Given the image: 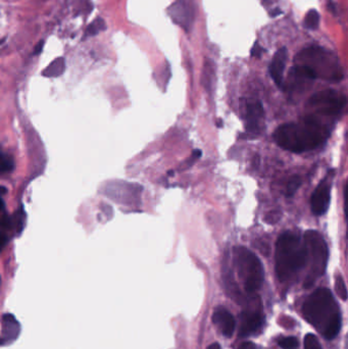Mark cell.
<instances>
[{
    "label": "cell",
    "instance_id": "cell-30",
    "mask_svg": "<svg viewBox=\"0 0 348 349\" xmlns=\"http://www.w3.org/2000/svg\"><path fill=\"white\" fill-rule=\"evenodd\" d=\"M238 349H257L256 345L252 342H244L242 343Z\"/></svg>",
    "mask_w": 348,
    "mask_h": 349
},
{
    "label": "cell",
    "instance_id": "cell-2",
    "mask_svg": "<svg viewBox=\"0 0 348 349\" xmlns=\"http://www.w3.org/2000/svg\"><path fill=\"white\" fill-rule=\"evenodd\" d=\"M276 273L280 281L289 280L308 263V251L299 236L286 232L276 244Z\"/></svg>",
    "mask_w": 348,
    "mask_h": 349
},
{
    "label": "cell",
    "instance_id": "cell-19",
    "mask_svg": "<svg viewBox=\"0 0 348 349\" xmlns=\"http://www.w3.org/2000/svg\"><path fill=\"white\" fill-rule=\"evenodd\" d=\"M303 25L308 30H311V31L317 30L319 28V25H320L319 11L316 9H311L306 12L304 20H303Z\"/></svg>",
    "mask_w": 348,
    "mask_h": 349
},
{
    "label": "cell",
    "instance_id": "cell-20",
    "mask_svg": "<svg viewBox=\"0 0 348 349\" xmlns=\"http://www.w3.org/2000/svg\"><path fill=\"white\" fill-rule=\"evenodd\" d=\"M14 169V161L12 157L4 152H0V172L10 173Z\"/></svg>",
    "mask_w": 348,
    "mask_h": 349
},
{
    "label": "cell",
    "instance_id": "cell-18",
    "mask_svg": "<svg viewBox=\"0 0 348 349\" xmlns=\"http://www.w3.org/2000/svg\"><path fill=\"white\" fill-rule=\"evenodd\" d=\"M66 71V60L64 57L55 58L52 63L42 72L46 78H56L63 75Z\"/></svg>",
    "mask_w": 348,
    "mask_h": 349
},
{
    "label": "cell",
    "instance_id": "cell-8",
    "mask_svg": "<svg viewBox=\"0 0 348 349\" xmlns=\"http://www.w3.org/2000/svg\"><path fill=\"white\" fill-rule=\"evenodd\" d=\"M168 13L176 25L189 33L195 22L196 0H175L168 8Z\"/></svg>",
    "mask_w": 348,
    "mask_h": 349
},
{
    "label": "cell",
    "instance_id": "cell-23",
    "mask_svg": "<svg viewBox=\"0 0 348 349\" xmlns=\"http://www.w3.org/2000/svg\"><path fill=\"white\" fill-rule=\"evenodd\" d=\"M300 185H301V179L298 176L292 177L287 184V187H286V196L292 197L297 191V189L300 187Z\"/></svg>",
    "mask_w": 348,
    "mask_h": 349
},
{
    "label": "cell",
    "instance_id": "cell-21",
    "mask_svg": "<svg viewBox=\"0 0 348 349\" xmlns=\"http://www.w3.org/2000/svg\"><path fill=\"white\" fill-rule=\"evenodd\" d=\"M106 29V23L105 20L102 18H96L95 20L91 23V25H89V27L86 30V37H90V36H94L96 34H98L100 31Z\"/></svg>",
    "mask_w": 348,
    "mask_h": 349
},
{
    "label": "cell",
    "instance_id": "cell-16",
    "mask_svg": "<svg viewBox=\"0 0 348 349\" xmlns=\"http://www.w3.org/2000/svg\"><path fill=\"white\" fill-rule=\"evenodd\" d=\"M215 80H216V66L213 60L208 59L206 63H204L201 83L204 86V88H206L209 92H211L214 88Z\"/></svg>",
    "mask_w": 348,
    "mask_h": 349
},
{
    "label": "cell",
    "instance_id": "cell-25",
    "mask_svg": "<svg viewBox=\"0 0 348 349\" xmlns=\"http://www.w3.org/2000/svg\"><path fill=\"white\" fill-rule=\"evenodd\" d=\"M279 345L283 349H295L298 346V340L295 337H285L279 340Z\"/></svg>",
    "mask_w": 348,
    "mask_h": 349
},
{
    "label": "cell",
    "instance_id": "cell-29",
    "mask_svg": "<svg viewBox=\"0 0 348 349\" xmlns=\"http://www.w3.org/2000/svg\"><path fill=\"white\" fill-rule=\"evenodd\" d=\"M43 46H44V41H42V40L39 41V42L36 44V46L34 47V53H35L36 55L40 54L41 52H42V50H43Z\"/></svg>",
    "mask_w": 348,
    "mask_h": 349
},
{
    "label": "cell",
    "instance_id": "cell-27",
    "mask_svg": "<svg viewBox=\"0 0 348 349\" xmlns=\"http://www.w3.org/2000/svg\"><path fill=\"white\" fill-rule=\"evenodd\" d=\"M201 151L200 150H198V149H196V150H194L193 152H192V154H191V156L186 160V162L185 163H184V166H182L183 167V169L184 168H185V169H188V168H190V167H192V165H193V163L201 156Z\"/></svg>",
    "mask_w": 348,
    "mask_h": 349
},
{
    "label": "cell",
    "instance_id": "cell-11",
    "mask_svg": "<svg viewBox=\"0 0 348 349\" xmlns=\"http://www.w3.org/2000/svg\"><path fill=\"white\" fill-rule=\"evenodd\" d=\"M331 200V184L327 180H323L312 196L311 207L315 216H323L327 213Z\"/></svg>",
    "mask_w": 348,
    "mask_h": 349
},
{
    "label": "cell",
    "instance_id": "cell-6",
    "mask_svg": "<svg viewBox=\"0 0 348 349\" xmlns=\"http://www.w3.org/2000/svg\"><path fill=\"white\" fill-rule=\"evenodd\" d=\"M334 297L332 292L327 288H319L305 300L302 312L311 324L315 327H326L331 317L337 312L334 311Z\"/></svg>",
    "mask_w": 348,
    "mask_h": 349
},
{
    "label": "cell",
    "instance_id": "cell-17",
    "mask_svg": "<svg viewBox=\"0 0 348 349\" xmlns=\"http://www.w3.org/2000/svg\"><path fill=\"white\" fill-rule=\"evenodd\" d=\"M340 329H341V315L339 312H336L331 317L329 322L327 323L326 327L323 330V334L327 340H332L338 335Z\"/></svg>",
    "mask_w": 348,
    "mask_h": 349
},
{
    "label": "cell",
    "instance_id": "cell-34",
    "mask_svg": "<svg viewBox=\"0 0 348 349\" xmlns=\"http://www.w3.org/2000/svg\"><path fill=\"white\" fill-rule=\"evenodd\" d=\"M5 242H6V237L3 234L0 233V251H1Z\"/></svg>",
    "mask_w": 348,
    "mask_h": 349
},
{
    "label": "cell",
    "instance_id": "cell-33",
    "mask_svg": "<svg viewBox=\"0 0 348 349\" xmlns=\"http://www.w3.org/2000/svg\"><path fill=\"white\" fill-rule=\"evenodd\" d=\"M281 13H282V10H281L280 8H278V7H275V9H273V10L270 12V15H271L272 17H275V16L280 15Z\"/></svg>",
    "mask_w": 348,
    "mask_h": 349
},
{
    "label": "cell",
    "instance_id": "cell-24",
    "mask_svg": "<svg viewBox=\"0 0 348 349\" xmlns=\"http://www.w3.org/2000/svg\"><path fill=\"white\" fill-rule=\"evenodd\" d=\"M304 349H323L319 339L314 334H308L304 337Z\"/></svg>",
    "mask_w": 348,
    "mask_h": 349
},
{
    "label": "cell",
    "instance_id": "cell-3",
    "mask_svg": "<svg viewBox=\"0 0 348 349\" xmlns=\"http://www.w3.org/2000/svg\"><path fill=\"white\" fill-rule=\"evenodd\" d=\"M295 66H303L313 71L316 78L330 82H339L343 79L342 69L337 56L331 51L320 46L304 48L295 56Z\"/></svg>",
    "mask_w": 348,
    "mask_h": 349
},
{
    "label": "cell",
    "instance_id": "cell-5",
    "mask_svg": "<svg viewBox=\"0 0 348 349\" xmlns=\"http://www.w3.org/2000/svg\"><path fill=\"white\" fill-rule=\"evenodd\" d=\"M303 241L308 251V262L310 263V274L305 279L304 287H311L318 278L325 274L329 249L325 238L318 231H306Z\"/></svg>",
    "mask_w": 348,
    "mask_h": 349
},
{
    "label": "cell",
    "instance_id": "cell-31",
    "mask_svg": "<svg viewBox=\"0 0 348 349\" xmlns=\"http://www.w3.org/2000/svg\"><path fill=\"white\" fill-rule=\"evenodd\" d=\"M328 9L332 12V13H334V14H336L337 13V8H336V4L332 1V0H330V1L328 2Z\"/></svg>",
    "mask_w": 348,
    "mask_h": 349
},
{
    "label": "cell",
    "instance_id": "cell-7",
    "mask_svg": "<svg viewBox=\"0 0 348 349\" xmlns=\"http://www.w3.org/2000/svg\"><path fill=\"white\" fill-rule=\"evenodd\" d=\"M346 96L335 91L325 90L314 94L309 100V108L325 116H335L346 106Z\"/></svg>",
    "mask_w": 348,
    "mask_h": 349
},
{
    "label": "cell",
    "instance_id": "cell-28",
    "mask_svg": "<svg viewBox=\"0 0 348 349\" xmlns=\"http://www.w3.org/2000/svg\"><path fill=\"white\" fill-rule=\"evenodd\" d=\"M264 51H265V50L260 46V44L256 41V42H255L254 45H253V47H252V49H251L250 54H251L252 57H257V58H259V57L262 55V53H263Z\"/></svg>",
    "mask_w": 348,
    "mask_h": 349
},
{
    "label": "cell",
    "instance_id": "cell-35",
    "mask_svg": "<svg viewBox=\"0 0 348 349\" xmlns=\"http://www.w3.org/2000/svg\"><path fill=\"white\" fill-rule=\"evenodd\" d=\"M3 193H5V192H0V211H1V210H3V208H4V202H3V199H2V194Z\"/></svg>",
    "mask_w": 348,
    "mask_h": 349
},
{
    "label": "cell",
    "instance_id": "cell-36",
    "mask_svg": "<svg viewBox=\"0 0 348 349\" xmlns=\"http://www.w3.org/2000/svg\"><path fill=\"white\" fill-rule=\"evenodd\" d=\"M208 349H221V346L218 343H214L208 347Z\"/></svg>",
    "mask_w": 348,
    "mask_h": 349
},
{
    "label": "cell",
    "instance_id": "cell-9",
    "mask_svg": "<svg viewBox=\"0 0 348 349\" xmlns=\"http://www.w3.org/2000/svg\"><path fill=\"white\" fill-rule=\"evenodd\" d=\"M241 111L247 132L251 135H259L264 127V111L261 102L243 99L241 100Z\"/></svg>",
    "mask_w": 348,
    "mask_h": 349
},
{
    "label": "cell",
    "instance_id": "cell-4",
    "mask_svg": "<svg viewBox=\"0 0 348 349\" xmlns=\"http://www.w3.org/2000/svg\"><path fill=\"white\" fill-rule=\"evenodd\" d=\"M233 254L235 268L243 282L245 291L252 293L259 289L264 279L263 266L259 258L252 251L242 246L235 247Z\"/></svg>",
    "mask_w": 348,
    "mask_h": 349
},
{
    "label": "cell",
    "instance_id": "cell-32",
    "mask_svg": "<svg viewBox=\"0 0 348 349\" xmlns=\"http://www.w3.org/2000/svg\"><path fill=\"white\" fill-rule=\"evenodd\" d=\"M260 1L264 6H270V5H273L275 2H277L278 0H260Z\"/></svg>",
    "mask_w": 348,
    "mask_h": 349
},
{
    "label": "cell",
    "instance_id": "cell-15",
    "mask_svg": "<svg viewBox=\"0 0 348 349\" xmlns=\"http://www.w3.org/2000/svg\"><path fill=\"white\" fill-rule=\"evenodd\" d=\"M262 322L263 318L260 314L253 312H243L240 315L239 335L244 337L256 332L261 327Z\"/></svg>",
    "mask_w": 348,
    "mask_h": 349
},
{
    "label": "cell",
    "instance_id": "cell-22",
    "mask_svg": "<svg viewBox=\"0 0 348 349\" xmlns=\"http://www.w3.org/2000/svg\"><path fill=\"white\" fill-rule=\"evenodd\" d=\"M335 291L337 293V295L343 300L346 301L347 300V288L345 282L342 278V276H337L336 280H335Z\"/></svg>",
    "mask_w": 348,
    "mask_h": 349
},
{
    "label": "cell",
    "instance_id": "cell-26",
    "mask_svg": "<svg viewBox=\"0 0 348 349\" xmlns=\"http://www.w3.org/2000/svg\"><path fill=\"white\" fill-rule=\"evenodd\" d=\"M25 213L23 212V210H20L14 217V221H12V224L15 225L17 232H22L24 229V224H25Z\"/></svg>",
    "mask_w": 348,
    "mask_h": 349
},
{
    "label": "cell",
    "instance_id": "cell-1",
    "mask_svg": "<svg viewBox=\"0 0 348 349\" xmlns=\"http://www.w3.org/2000/svg\"><path fill=\"white\" fill-rule=\"evenodd\" d=\"M329 135L328 127L312 115L296 122H288L280 126L274 132V139L281 148L301 153L320 147Z\"/></svg>",
    "mask_w": 348,
    "mask_h": 349
},
{
    "label": "cell",
    "instance_id": "cell-13",
    "mask_svg": "<svg viewBox=\"0 0 348 349\" xmlns=\"http://www.w3.org/2000/svg\"><path fill=\"white\" fill-rule=\"evenodd\" d=\"M1 335H0V346L11 344L14 342L20 332V325L15 317L11 314H6L1 320Z\"/></svg>",
    "mask_w": 348,
    "mask_h": 349
},
{
    "label": "cell",
    "instance_id": "cell-37",
    "mask_svg": "<svg viewBox=\"0 0 348 349\" xmlns=\"http://www.w3.org/2000/svg\"><path fill=\"white\" fill-rule=\"evenodd\" d=\"M0 282H1V278H0Z\"/></svg>",
    "mask_w": 348,
    "mask_h": 349
},
{
    "label": "cell",
    "instance_id": "cell-12",
    "mask_svg": "<svg viewBox=\"0 0 348 349\" xmlns=\"http://www.w3.org/2000/svg\"><path fill=\"white\" fill-rule=\"evenodd\" d=\"M288 59V50L286 47L280 48L273 56L269 73L278 87H282L284 83V71Z\"/></svg>",
    "mask_w": 348,
    "mask_h": 349
},
{
    "label": "cell",
    "instance_id": "cell-10",
    "mask_svg": "<svg viewBox=\"0 0 348 349\" xmlns=\"http://www.w3.org/2000/svg\"><path fill=\"white\" fill-rule=\"evenodd\" d=\"M142 187L137 184L119 183L112 184L108 189L107 194L113 198V200L125 204L135 203L140 198Z\"/></svg>",
    "mask_w": 348,
    "mask_h": 349
},
{
    "label": "cell",
    "instance_id": "cell-14",
    "mask_svg": "<svg viewBox=\"0 0 348 349\" xmlns=\"http://www.w3.org/2000/svg\"><path fill=\"white\" fill-rule=\"evenodd\" d=\"M214 323L220 328L222 333L226 337H231L235 330V320L231 313L225 307H217L213 315Z\"/></svg>",
    "mask_w": 348,
    "mask_h": 349
}]
</instances>
